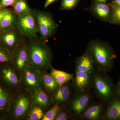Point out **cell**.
Returning a JSON list of instances; mask_svg holds the SVG:
<instances>
[{
	"label": "cell",
	"instance_id": "obj_2",
	"mask_svg": "<svg viewBox=\"0 0 120 120\" xmlns=\"http://www.w3.org/2000/svg\"><path fill=\"white\" fill-rule=\"evenodd\" d=\"M86 50L92 56L94 65L99 69L105 71L112 68L116 56L107 42L98 39L90 40Z\"/></svg>",
	"mask_w": 120,
	"mask_h": 120
},
{
	"label": "cell",
	"instance_id": "obj_11",
	"mask_svg": "<svg viewBox=\"0 0 120 120\" xmlns=\"http://www.w3.org/2000/svg\"><path fill=\"white\" fill-rule=\"evenodd\" d=\"M94 65L92 56L86 50L83 54L76 59L75 69V71L92 74L94 71Z\"/></svg>",
	"mask_w": 120,
	"mask_h": 120
},
{
	"label": "cell",
	"instance_id": "obj_26",
	"mask_svg": "<svg viewBox=\"0 0 120 120\" xmlns=\"http://www.w3.org/2000/svg\"><path fill=\"white\" fill-rule=\"evenodd\" d=\"M112 18L111 23L120 26V6L112 4Z\"/></svg>",
	"mask_w": 120,
	"mask_h": 120
},
{
	"label": "cell",
	"instance_id": "obj_34",
	"mask_svg": "<svg viewBox=\"0 0 120 120\" xmlns=\"http://www.w3.org/2000/svg\"><path fill=\"white\" fill-rule=\"evenodd\" d=\"M117 90H118V93L120 95V80L118 83V86H117Z\"/></svg>",
	"mask_w": 120,
	"mask_h": 120
},
{
	"label": "cell",
	"instance_id": "obj_8",
	"mask_svg": "<svg viewBox=\"0 0 120 120\" xmlns=\"http://www.w3.org/2000/svg\"><path fill=\"white\" fill-rule=\"evenodd\" d=\"M11 62L17 71L21 74L30 64L27 49V41L26 39L13 52Z\"/></svg>",
	"mask_w": 120,
	"mask_h": 120
},
{
	"label": "cell",
	"instance_id": "obj_29",
	"mask_svg": "<svg viewBox=\"0 0 120 120\" xmlns=\"http://www.w3.org/2000/svg\"><path fill=\"white\" fill-rule=\"evenodd\" d=\"M16 0H0V8H6L12 6L15 4Z\"/></svg>",
	"mask_w": 120,
	"mask_h": 120
},
{
	"label": "cell",
	"instance_id": "obj_9",
	"mask_svg": "<svg viewBox=\"0 0 120 120\" xmlns=\"http://www.w3.org/2000/svg\"><path fill=\"white\" fill-rule=\"evenodd\" d=\"M85 10L90 12L94 17L101 21L111 23L112 18V8L111 3L93 1L89 8Z\"/></svg>",
	"mask_w": 120,
	"mask_h": 120
},
{
	"label": "cell",
	"instance_id": "obj_13",
	"mask_svg": "<svg viewBox=\"0 0 120 120\" xmlns=\"http://www.w3.org/2000/svg\"><path fill=\"white\" fill-rule=\"evenodd\" d=\"M18 17L13 9L7 8L6 13L0 22V32L6 30L15 26Z\"/></svg>",
	"mask_w": 120,
	"mask_h": 120
},
{
	"label": "cell",
	"instance_id": "obj_14",
	"mask_svg": "<svg viewBox=\"0 0 120 120\" xmlns=\"http://www.w3.org/2000/svg\"><path fill=\"white\" fill-rule=\"evenodd\" d=\"M103 120H120V100L114 99L109 105L106 112L102 118Z\"/></svg>",
	"mask_w": 120,
	"mask_h": 120
},
{
	"label": "cell",
	"instance_id": "obj_4",
	"mask_svg": "<svg viewBox=\"0 0 120 120\" xmlns=\"http://www.w3.org/2000/svg\"><path fill=\"white\" fill-rule=\"evenodd\" d=\"M16 26L0 32V47L13 53L25 39Z\"/></svg>",
	"mask_w": 120,
	"mask_h": 120
},
{
	"label": "cell",
	"instance_id": "obj_30",
	"mask_svg": "<svg viewBox=\"0 0 120 120\" xmlns=\"http://www.w3.org/2000/svg\"><path fill=\"white\" fill-rule=\"evenodd\" d=\"M68 115L66 112L61 111V109L56 116L54 120H66L68 118Z\"/></svg>",
	"mask_w": 120,
	"mask_h": 120
},
{
	"label": "cell",
	"instance_id": "obj_28",
	"mask_svg": "<svg viewBox=\"0 0 120 120\" xmlns=\"http://www.w3.org/2000/svg\"><path fill=\"white\" fill-rule=\"evenodd\" d=\"M9 102V98L6 92L1 90L0 91V109H3Z\"/></svg>",
	"mask_w": 120,
	"mask_h": 120
},
{
	"label": "cell",
	"instance_id": "obj_32",
	"mask_svg": "<svg viewBox=\"0 0 120 120\" xmlns=\"http://www.w3.org/2000/svg\"><path fill=\"white\" fill-rule=\"evenodd\" d=\"M57 0H46L44 5V8H46L49 5L52 4V3H53Z\"/></svg>",
	"mask_w": 120,
	"mask_h": 120
},
{
	"label": "cell",
	"instance_id": "obj_31",
	"mask_svg": "<svg viewBox=\"0 0 120 120\" xmlns=\"http://www.w3.org/2000/svg\"><path fill=\"white\" fill-rule=\"evenodd\" d=\"M7 9V8H0V22L5 14L6 13Z\"/></svg>",
	"mask_w": 120,
	"mask_h": 120
},
{
	"label": "cell",
	"instance_id": "obj_1",
	"mask_svg": "<svg viewBox=\"0 0 120 120\" xmlns=\"http://www.w3.org/2000/svg\"><path fill=\"white\" fill-rule=\"evenodd\" d=\"M27 39L31 64L41 72L50 68L52 67V54L45 41L38 37Z\"/></svg>",
	"mask_w": 120,
	"mask_h": 120
},
{
	"label": "cell",
	"instance_id": "obj_23",
	"mask_svg": "<svg viewBox=\"0 0 120 120\" xmlns=\"http://www.w3.org/2000/svg\"><path fill=\"white\" fill-rule=\"evenodd\" d=\"M43 110L39 106H35L33 107L28 114L29 120H39L42 119L44 116Z\"/></svg>",
	"mask_w": 120,
	"mask_h": 120
},
{
	"label": "cell",
	"instance_id": "obj_15",
	"mask_svg": "<svg viewBox=\"0 0 120 120\" xmlns=\"http://www.w3.org/2000/svg\"><path fill=\"white\" fill-rule=\"evenodd\" d=\"M30 102L26 97L22 95L19 97L15 104L13 113L15 117L20 118L26 113L28 107Z\"/></svg>",
	"mask_w": 120,
	"mask_h": 120
},
{
	"label": "cell",
	"instance_id": "obj_21",
	"mask_svg": "<svg viewBox=\"0 0 120 120\" xmlns=\"http://www.w3.org/2000/svg\"><path fill=\"white\" fill-rule=\"evenodd\" d=\"M13 11L19 17L24 15L33 11L28 5L26 0H16L12 6Z\"/></svg>",
	"mask_w": 120,
	"mask_h": 120
},
{
	"label": "cell",
	"instance_id": "obj_17",
	"mask_svg": "<svg viewBox=\"0 0 120 120\" xmlns=\"http://www.w3.org/2000/svg\"><path fill=\"white\" fill-rule=\"evenodd\" d=\"M41 77L42 84L48 92H54L59 88L58 84L50 73H43L41 74Z\"/></svg>",
	"mask_w": 120,
	"mask_h": 120
},
{
	"label": "cell",
	"instance_id": "obj_27",
	"mask_svg": "<svg viewBox=\"0 0 120 120\" xmlns=\"http://www.w3.org/2000/svg\"><path fill=\"white\" fill-rule=\"evenodd\" d=\"M13 53L0 47V63L11 62Z\"/></svg>",
	"mask_w": 120,
	"mask_h": 120
},
{
	"label": "cell",
	"instance_id": "obj_18",
	"mask_svg": "<svg viewBox=\"0 0 120 120\" xmlns=\"http://www.w3.org/2000/svg\"><path fill=\"white\" fill-rule=\"evenodd\" d=\"M32 97V103L37 106L46 107L49 103V98L41 88L36 90Z\"/></svg>",
	"mask_w": 120,
	"mask_h": 120
},
{
	"label": "cell",
	"instance_id": "obj_7",
	"mask_svg": "<svg viewBox=\"0 0 120 120\" xmlns=\"http://www.w3.org/2000/svg\"><path fill=\"white\" fill-rule=\"evenodd\" d=\"M92 81L95 92L101 99L107 101L111 98L113 94V88L109 79L96 73L92 76Z\"/></svg>",
	"mask_w": 120,
	"mask_h": 120
},
{
	"label": "cell",
	"instance_id": "obj_20",
	"mask_svg": "<svg viewBox=\"0 0 120 120\" xmlns=\"http://www.w3.org/2000/svg\"><path fill=\"white\" fill-rule=\"evenodd\" d=\"M70 94L69 87L67 85H63L59 87L54 94V101L58 104L64 103L68 100Z\"/></svg>",
	"mask_w": 120,
	"mask_h": 120
},
{
	"label": "cell",
	"instance_id": "obj_22",
	"mask_svg": "<svg viewBox=\"0 0 120 120\" xmlns=\"http://www.w3.org/2000/svg\"><path fill=\"white\" fill-rule=\"evenodd\" d=\"M2 76L5 81L9 84L16 86L19 83L17 76L13 70L9 67L4 68L2 69Z\"/></svg>",
	"mask_w": 120,
	"mask_h": 120
},
{
	"label": "cell",
	"instance_id": "obj_36",
	"mask_svg": "<svg viewBox=\"0 0 120 120\" xmlns=\"http://www.w3.org/2000/svg\"><path fill=\"white\" fill-rule=\"evenodd\" d=\"M1 90H1V88L0 87V91H1Z\"/></svg>",
	"mask_w": 120,
	"mask_h": 120
},
{
	"label": "cell",
	"instance_id": "obj_16",
	"mask_svg": "<svg viewBox=\"0 0 120 120\" xmlns=\"http://www.w3.org/2000/svg\"><path fill=\"white\" fill-rule=\"evenodd\" d=\"M50 68V74L53 76L58 84L59 87H60L67 82L72 80L74 77V75L73 74L57 70L54 68L52 67Z\"/></svg>",
	"mask_w": 120,
	"mask_h": 120
},
{
	"label": "cell",
	"instance_id": "obj_6",
	"mask_svg": "<svg viewBox=\"0 0 120 120\" xmlns=\"http://www.w3.org/2000/svg\"><path fill=\"white\" fill-rule=\"evenodd\" d=\"M22 80L29 92L34 94L41 88V71L30 64L22 73Z\"/></svg>",
	"mask_w": 120,
	"mask_h": 120
},
{
	"label": "cell",
	"instance_id": "obj_35",
	"mask_svg": "<svg viewBox=\"0 0 120 120\" xmlns=\"http://www.w3.org/2000/svg\"><path fill=\"white\" fill-rule=\"evenodd\" d=\"M96 1H98V2H106V1L108 0H95Z\"/></svg>",
	"mask_w": 120,
	"mask_h": 120
},
{
	"label": "cell",
	"instance_id": "obj_25",
	"mask_svg": "<svg viewBox=\"0 0 120 120\" xmlns=\"http://www.w3.org/2000/svg\"><path fill=\"white\" fill-rule=\"evenodd\" d=\"M80 0H62L61 3V10L70 11L73 10L79 3Z\"/></svg>",
	"mask_w": 120,
	"mask_h": 120
},
{
	"label": "cell",
	"instance_id": "obj_5",
	"mask_svg": "<svg viewBox=\"0 0 120 120\" xmlns=\"http://www.w3.org/2000/svg\"><path fill=\"white\" fill-rule=\"evenodd\" d=\"M15 26L22 35L27 39L38 37V28L33 11L24 15L18 17Z\"/></svg>",
	"mask_w": 120,
	"mask_h": 120
},
{
	"label": "cell",
	"instance_id": "obj_12",
	"mask_svg": "<svg viewBox=\"0 0 120 120\" xmlns=\"http://www.w3.org/2000/svg\"><path fill=\"white\" fill-rule=\"evenodd\" d=\"M90 100V96L86 92L79 93L72 99L71 107L75 116H79L86 110Z\"/></svg>",
	"mask_w": 120,
	"mask_h": 120
},
{
	"label": "cell",
	"instance_id": "obj_10",
	"mask_svg": "<svg viewBox=\"0 0 120 120\" xmlns=\"http://www.w3.org/2000/svg\"><path fill=\"white\" fill-rule=\"evenodd\" d=\"M91 73L75 71L72 84L75 90L79 93H85L90 89L92 84Z\"/></svg>",
	"mask_w": 120,
	"mask_h": 120
},
{
	"label": "cell",
	"instance_id": "obj_3",
	"mask_svg": "<svg viewBox=\"0 0 120 120\" xmlns=\"http://www.w3.org/2000/svg\"><path fill=\"white\" fill-rule=\"evenodd\" d=\"M40 38L46 41L55 34L57 26L52 15L49 12L33 9Z\"/></svg>",
	"mask_w": 120,
	"mask_h": 120
},
{
	"label": "cell",
	"instance_id": "obj_24",
	"mask_svg": "<svg viewBox=\"0 0 120 120\" xmlns=\"http://www.w3.org/2000/svg\"><path fill=\"white\" fill-rule=\"evenodd\" d=\"M61 109L58 103H56L43 116L42 120H53Z\"/></svg>",
	"mask_w": 120,
	"mask_h": 120
},
{
	"label": "cell",
	"instance_id": "obj_33",
	"mask_svg": "<svg viewBox=\"0 0 120 120\" xmlns=\"http://www.w3.org/2000/svg\"><path fill=\"white\" fill-rule=\"evenodd\" d=\"M111 3L112 4L120 6V0H112Z\"/></svg>",
	"mask_w": 120,
	"mask_h": 120
},
{
	"label": "cell",
	"instance_id": "obj_19",
	"mask_svg": "<svg viewBox=\"0 0 120 120\" xmlns=\"http://www.w3.org/2000/svg\"><path fill=\"white\" fill-rule=\"evenodd\" d=\"M103 111L101 105L92 106L84 112L83 117L87 120H97L99 119Z\"/></svg>",
	"mask_w": 120,
	"mask_h": 120
}]
</instances>
